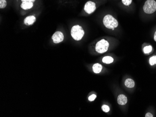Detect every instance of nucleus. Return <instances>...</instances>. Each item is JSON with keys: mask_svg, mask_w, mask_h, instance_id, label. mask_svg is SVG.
I'll return each instance as SVG.
<instances>
[{"mask_svg": "<svg viewBox=\"0 0 156 117\" xmlns=\"http://www.w3.org/2000/svg\"><path fill=\"white\" fill-rule=\"evenodd\" d=\"M154 39L155 40V42H156V31L154 33Z\"/></svg>", "mask_w": 156, "mask_h": 117, "instance_id": "412c9836", "label": "nucleus"}, {"mask_svg": "<svg viewBox=\"0 0 156 117\" xmlns=\"http://www.w3.org/2000/svg\"><path fill=\"white\" fill-rule=\"evenodd\" d=\"M149 63L151 66L156 64V56L151 57L149 59Z\"/></svg>", "mask_w": 156, "mask_h": 117, "instance_id": "4468645a", "label": "nucleus"}, {"mask_svg": "<svg viewBox=\"0 0 156 117\" xmlns=\"http://www.w3.org/2000/svg\"><path fill=\"white\" fill-rule=\"evenodd\" d=\"M52 40L55 44H59L64 40V36L61 31H57L54 33L52 36Z\"/></svg>", "mask_w": 156, "mask_h": 117, "instance_id": "423d86ee", "label": "nucleus"}, {"mask_svg": "<svg viewBox=\"0 0 156 117\" xmlns=\"http://www.w3.org/2000/svg\"><path fill=\"white\" fill-rule=\"evenodd\" d=\"M143 10L147 14H152L156 11V1L155 0H147L143 6Z\"/></svg>", "mask_w": 156, "mask_h": 117, "instance_id": "7ed1b4c3", "label": "nucleus"}, {"mask_svg": "<svg viewBox=\"0 0 156 117\" xmlns=\"http://www.w3.org/2000/svg\"><path fill=\"white\" fill-rule=\"evenodd\" d=\"M96 9V3L91 1H89L86 3L84 8L85 12L88 14H91L95 11Z\"/></svg>", "mask_w": 156, "mask_h": 117, "instance_id": "39448f33", "label": "nucleus"}, {"mask_svg": "<svg viewBox=\"0 0 156 117\" xmlns=\"http://www.w3.org/2000/svg\"><path fill=\"white\" fill-rule=\"evenodd\" d=\"M125 85L128 88H133L135 86L134 81L132 79H127L125 81Z\"/></svg>", "mask_w": 156, "mask_h": 117, "instance_id": "9b49d317", "label": "nucleus"}, {"mask_svg": "<svg viewBox=\"0 0 156 117\" xmlns=\"http://www.w3.org/2000/svg\"><path fill=\"white\" fill-rule=\"evenodd\" d=\"M122 3L125 6H130L132 3V0H122Z\"/></svg>", "mask_w": 156, "mask_h": 117, "instance_id": "2eb2a0df", "label": "nucleus"}, {"mask_svg": "<svg viewBox=\"0 0 156 117\" xmlns=\"http://www.w3.org/2000/svg\"><path fill=\"white\" fill-rule=\"evenodd\" d=\"M71 36L75 41L81 40L84 36L85 32L82 27L79 25H76L72 27L71 31Z\"/></svg>", "mask_w": 156, "mask_h": 117, "instance_id": "f03ea898", "label": "nucleus"}, {"mask_svg": "<svg viewBox=\"0 0 156 117\" xmlns=\"http://www.w3.org/2000/svg\"><path fill=\"white\" fill-rule=\"evenodd\" d=\"M114 61V59L110 56H106L102 58V62L103 63L107 64H109L111 63H113Z\"/></svg>", "mask_w": 156, "mask_h": 117, "instance_id": "f8f14e48", "label": "nucleus"}, {"mask_svg": "<svg viewBox=\"0 0 156 117\" xmlns=\"http://www.w3.org/2000/svg\"><path fill=\"white\" fill-rule=\"evenodd\" d=\"M102 67L101 64H95L93 66V71L95 73H99L102 71Z\"/></svg>", "mask_w": 156, "mask_h": 117, "instance_id": "9d476101", "label": "nucleus"}, {"mask_svg": "<svg viewBox=\"0 0 156 117\" xmlns=\"http://www.w3.org/2000/svg\"><path fill=\"white\" fill-rule=\"evenodd\" d=\"M145 117H153V115L152 114H151L150 112H148L145 115Z\"/></svg>", "mask_w": 156, "mask_h": 117, "instance_id": "6ab92c4d", "label": "nucleus"}, {"mask_svg": "<svg viewBox=\"0 0 156 117\" xmlns=\"http://www.w3.org/2000/svg\"><path fill=\"white\" fill-rule=\"evenodd\" d=\"M144 52L145 54H148L151 52L153 51V47L151 45H147L145 46L143 49Z\"/></svg>", "mask_w": 156, "mask_h": 117, "instance_id": "ddd939ff", "label": "nucleus"}, {"mask_svg": "<svg viewBox=\"0 0 156 117\" xmlns=\"http://www.w3.org/2000/svg\"><path fill=\"white\" fill-rule=\"evenodd\" d=\"M102 111L105 112H109V110H110L109 106L105 105H104L102 106Z\"/></svg>", "mask_w": 156, "mask_h": 117, "instance_id": "f3484780", "label": "nucleus"}, {"mask_svg": "<svg viewBox=\"0 0 156 117\" xmlns=\"http://www.w3.org/2000/svg\"><path fill=\"white\" fill-rule=\"evenodd\" d=\"M118 103L120 105H125L127 103V97L123 94L119 95L118 98Z\"/></svg>", "mask_w": 156, "mask_h": 117, "instance_id": "6e6552de", "label": "nucleus"}, {"mask_svg": "<svg viewBox=\"0 0 156 117\" xmlns=\"http://www.w3.org/2000/svg\"><path fill=\"white\" fill-rule=\"evenodd\" d=\"M109 42L104 39L98 41L96 45V51L98 53L102 54L106 52L109 48Z\"/></svg>", "mask_w": 156, "mask_h": 117, "instance_id": "20e7f679", "label": "nucleus"}, {"mask_svg": "<svg viewBox=\"0 0 156 117\" xmlns=\"http://www.w3.org/2000/svg\"><path fill=\"white\" fill-rule=\"evenodd\" d=\"M36 21V18L34 16H27L24 20V23L27 26L32 25Z\"/></svg>", "mask_w": 156, "mask_h": 117, "instance_id": "0eeeda50", "label": "nucleus"}, {"mask_svg": "<svg viewBox=\"0 0 156 117\" xmlns=\"http://www.w3.org/2000/svg\"><path fill=\"white\" fill-rule=\"evenodd\" d=\"M7 5V3L6 0H0V8L4 9Z\"/></svg>", "mask_w": 156, "mask_h": 117, "instance_id": "dca6fc26", "label": "nucleus"}, {"mask_svg": "<svg viewBox=\"0 0 156 117\" xmlns=\"http://www.w3.org/2000/svg\"><path fill=\"white\" fill-rule=\"evenodd\" d=\"M96 98V95L95 94H92L89 98V100L90 101H93V100H95Z\"/></svg>", "mask_w": 156, "mask_h": 117, "instance_id": "a211bd4d", "label": "nucleus"}, {"mask_svg": "<svg viewBox=\"0 0 156 117\" xmlns=\"http://www.w3.org/2000/svg\"><path fill=\"white\" fill-rule=\"evenodd\" d=\"M22 2H24V1H27V2H34L36 0H21Z\"/></svg>", "mask_w": 156, "mask_h": 117, "instance_id": "aec40b11", "label": "nucleus"}, {"mask_svg": "<svg viewBox=\"0 0 156 117\" xmlns=\"http://www.w3.org/2000/svg\"><path fill=\"white\" fill-rule=\"evenodd\" d=\"M33 6H34V4L32 2L24 1V2H22L21 4V8L24 10H28L31 9L33 7Z\"/></svg>", "mask_w": 156, "mask_h": 117, "instance_id": "1a4fd4ad", "label": "nucleus"}, {"mask_svg": "<svg viewBox=\"0 0 156 117\" xmlns=\"http://www.w3.org/2000/svg\"><path fill=\"white\" fill-rule=\"evenodd\" d=\"M103 23L105 27L112 30L117 28L119 24L118 20L111 15H107L104 16Z\"/></svg>", "mask_w": 156, "mask_h": 117, "instance_id": "f257e3e1", "label": "nucleus"}]
</instances>
